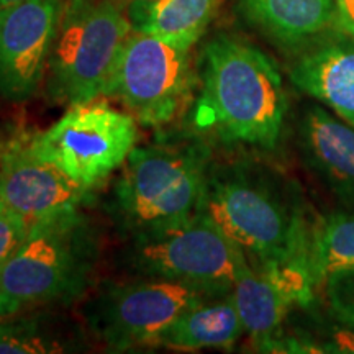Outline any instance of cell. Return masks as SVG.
Segmentation results:
<instances>
[{"mask_svg": "<svg viewBox=\"0 0 354 354\" xmlns=\"http://www.w3.org/2000/svg\"><path fill=\"white\" fill-rule=\"evenodd\" d=\"M245 19L284 48H305L336 30L333 0H238Z\"/></svg>", "mask_w": 354, "mask_h": 354, "instance_id": "5bb4252c", "label": "cell"}, {"mask_svg": "<svg viewBox=\"0 0 354 354\" xmlns=\"http://www.w3.org/2000/svg\"><path fill=\"white\" fill-rule=\"evenodd\" d=\"M305 166L333 196L354 205V127L320 104L310 105L297 127Z\"/></svg>", "mask_w": 354, "mask_h": 354, "instance_id": "7c38bea8", "label": "cell"}, {"mask_svg": "<svg viewBox=\"0 0 354 354\" xmlns=\"http://www.w3.org/2000/svg\"><path fill=\"white\" fill-rule=\"evenodd\" d=\"M61 0H24L0 7V97L32 99L43 81L57 26Z\"/></svg>", "mask_w": 354, "mask_h": 354, "instance_id": "30bf717a", "label": "cell"}, {"mask_svg": "<svg viewBox=\"0 0 354 354\" xmlns=\"http://www.w3.org/2000/svg\"><path fill=\"white\" fill-rule=\"evenodd\" d=\"M245 333L232 295L203 302L187 310L158 336L153 346L180 351L232 348Z\"/></svg>", "mask_w": 354, "mask_h": 354, "instance_id": "2e32d148", "label": "cell"}, {"mask_svg": "<svg viewBox=\"0 0 354 354\" xmlns=\"http://www.w3.org/2000/svg\"><path fill=\"white\" fill-rule=\"evenodd\" d=\"M87 197L88 190L39 156L30 138L6 145L0 158V198L6 209L24 216L30 225L76 210Z\"/></svg>", "mask_w": 354, "mask_h": 354, "instance_id": "8fae6325", "label": "cell"}, {"mask_svg": "<svg viewBox=\"0 0 354 354\" xmlns=\"http://www.w3.org/2000/svg\"><path fill=\"white\" fill-rule=\"evenodd\" d=\"M131 30L128 17L112 0H71L48 61L53 99L74 105L104 95Z\"/></svg>", "mask_w": 354, "mask_h": 354, "instance_id": "5b68a950", "label": "cell"}, {"mask_svg": "<svg viewBox=\"0 0 354 354\" xmlns=\"http://www.w3.org/2000/svg\"><path fill=\"white\" fill-rule=\"evenodd\" d=\"M24 2V0H0V7H8V6H13V3H20Z\"/></svg>", "mask_w": 354, "mask_h": 354, "instance_id": "cb8c5ba5", "label": "cell"}, {"mask_svg": "<svg viewBox=\"0 0 354 354\" xmlns=\"http://www.w3.org/2000/svg\"><path fill=\"white\" fill-rule=\"evenodd\" d=\"M205 169L198 146H135L115 185V209L123 225L136 236L189 220L201 201Z\"/></svg>", "mask_w": 354, "mask_h": 354, "instance_id": "277c9868", "label": "cell"}, {"mask_svg": "<svg viewBox=\"0 0 354 354\" xmlns=\"http://www.w3.org/2000/svg\"><path fill=\"white\" fill-rule=\"evenodd\" d=\"M3 149H6V145H3L2 141H0V158H2V154H3Z\"/></svg>", "mask_w": 354, "mask_h": 354, "instance_id": "d4e9b609", "label": "cell"}, {"mask_svg": "<svg viewBox=\"0 0 354 354\" xmlns=\"http://www.w3.org/2000/svg\"><path fill=\"white\" fill-rule=\"evenodd\" d=\"M214 299L220 297L197 286L154 277L105 294L95 305L92 323L112 351L153 346L183 313Z\"/></svg>", "mask_w": 354, "mask_h": 354, "instance_id": "9c48e42d", "label": "cell"}, {"mask_svg": "<svg viewBox=\"0 0 354 354\" xmlns=\"http://www.w3.org/2000/svg\"><path fill=\"white\" fill-rule=\"evenodd\" d=\"M322 322L313 333L300 335L310 354H354V328L335 320Z\"/></svg>", "mask_w": 354, "mask_h": 354, "instance_id": "ffe728a7", "label": "cell"}, {"mask_svg": "<svg viewBox=\"0 0 354 354\" xmlns=\"http://www.w3.org/2000/svg\"><path fill=\"white\" fill-rule=\"evenodd\" d=\"M196 214L240 246L251 264H277L304 253L308 218L297 190L259 172L207 176Z\"/></svg>", "mask_w": 354, "mask_h": 354, "instance_id": "7a4b0ae2", "label": "cell"}, {"mask_svg": "<svg viewBox=\"0 0 354 354\" xmlns=\"http://www.w3.org/2000/svg\"><path fill=\"white\" fill-rule=\"evenodd\" d=\"M28 230L30 223L24 216L8 209L0 212V268L21 245Z\"/></svg>", "mask_w": 354, "mask_h": 354, "instance_id": "7402d4cb", "label": "cell"}, {"mask_svg": "<svg viewBox=\"0 0 354 354\" xmlns=\"http://www.w3.org/2000/svg\"><path fill=\"white\" fill-rule=\"evenodd\" d=\"M232 299L256 349L281 333L292 308H300L297 295L276 272L251 263L238 277Z\"/></svg>", "mask_w": 354, "mask_h": 354, "instance_id": "9a60e30c", "label": "cell"}, {"mask_svg": "<svg viewBox=\"0 0 354 354\" xmlns=\"http://www.w3.org/2000/svg\"><path fill=\"white\" fill-rule=\"evenodd\" d=\"M336 8V30L354 38V0H333Z\"/></svg>", "mask_w": 354, "mask_h": 354, "instance_id": "603a6c76", "label": "cell"}, {"mask_svg": "<svg viewBox=\"0 0 354 354\" xmlns=\"http://www.w3.org/2000/svg\"><path fill=\"white\" fill-rule=\"evenodd\" d=\"M135 117L105 100L69 105L46 131L30 138L33 149L91 192L125 165L138 138Z\"/></svg>", "mask_w": 354, "mask_h": 354, "instance_id": "52a82bcc", "label": "cell"}, {"mask_svg": "<svg viewBox=\"0 0 354 354\" xmlns=\"http://www.w3.org/2000/svg\"><path fill=\"white\" fill-rule=\"evenodd\" d=\"M218 0H131L128 20L135 32L196 44L209 26Z\"/></svg>", "mask_w": 354, "mask_h": 354, "instance_id": "e0dca14e", "label": "cell"}, {"mask_svg": "<svg viewBox=\"0 0 354 354\" xmlns=\"http://www.w3.org/2000/svg\"><path fill=\"white\" fill-rule=\"evenodd\" d=\"M99 254L97 234L79 209L30 225L0 268V320L81 294Z\"/></svg>", "mask_w": 354, "mask_h": 354, "instance_id": "3957f363", "label": "cell"}, {"mask_svg": "<svg viewBox=\"0 0 354 354\" xmlns=\"http://www.w3.org/2000/svg\"><path fill=\"white\" fill-rule=\"evenodd\" d=\"M131 258L146 276L187 282L215 297L232 295L250 264L240 246L198 214L174 227L136 234Z\"/></svg>", "mask_w": 354, "mask_h": 354, "instance_id": "ba28073f", "label": "cell"}, {"mask_svg": "<svg viewBox=\"0 0 354 354\" xmlns=\"http://www.w3.org/2000/svg\"><path fill=\"white\" fill-rule=\"evenodd\" d=\"M192 122L220 143L272 151L282 138L287 95L277 64L253 44L218 35L201 55Z\"/></svg>", "mask_w": 354, "mask_h": 354, "instance_id": "6da1fadb", "label": "cell"}, {"mask_svg": "<svg viewBox=\"0 0 354 354\" xmlns=\"http://www.w3.org/2000/svg\"><path fill=\"white\" fill-rule=\"evenodd\" d=\"M304 259L317 292L335 272L354 269V214L335 212L310 221Z\"/></svg>", "mask_w": 354, "mask_h": 354, "instance_id": "ac0fdd59", "label": "cell"}, {"mask_svg": "<svg viewBox=\"0 0 354 354\" xmlns=\"http://www.w3.org/2000/svg\"><path fill=\"white\" fill-rule=\"evenodd\" d=\"M3 210H6V205H3L2 198H0V212H3Z\"/></svg>", "mask_w": 354, "mask_h": 354, "instance_id": "484cf974", "label": "cell"}, {"mask_svg": "<svg viewBox=\"0 0 354 354\" xmlns=\"http://www.w3.org/2000/svg\"><path fill=\"white\" fill-rule=\"evenodd\" d=\"M192 46L179 38L131 30L102 97L120 102L141 125H167L189 100Z\"/></svg>", "mask_w": 354, "mask_h": 354, "instance_id": "8992f818", "label": "cell"}, {"mask_svg": "<svg viewBox=\"0 0 354 354\" xmlns=\"http://www.w3.org/2000/svg\"><path fill=\"white\" fill-rule=\"evenodd\" d=\"M51 343L32 323H0V354L50 353Z\"/></svg>", "mask_w": 354, "mask_h": 354, "instance_id": "44dd1931", "label": "cell"}, {"mask_svg": "<svg viewBox=\"0 0 354 354\" xmlns=\"http://www.w3.org/2000/svg\"><path fill=\"white\" fill-rule=\"evenodd\" d=\"M320 292L325 295L328 315L354 328V269L335 272Z\"/></svg>", "mask_w": 354, "mask_h": 354, "instance_id": "d6986e66", "label": "cell"}, {"mask_svg": "<svg viewBox=\"0 0 354 354\" xmlns=\"http://www.w3.org/2000/svg\"><path fill=\"white\" fill-rule=\"evenodd\" d=\"M289 77L300 92L354 127V38L339 33L305 46Z\"/></svg>", "mask_w": 354, "mask_h": 354, "instance_id": "4fadbf2b", "label": "cell"}]
</instances>
